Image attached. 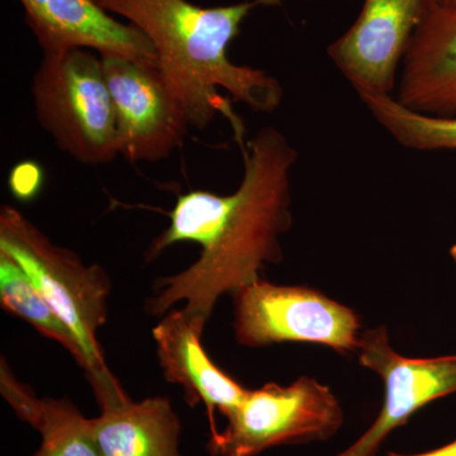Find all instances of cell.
Masks as SVG:
<instances>
[{
    "instance_id": "cell-12",
    "label": "cell",
    "mask_w": 456,
    "mask_h": 456,
    "mask_svg": "<svg viewBox=\"0 0 456 456\" xmlns=\"http://www.w3.org/2000/svg\"><path fill=\"white\" fill-rule=\"evenodd\" d=\"M395 99L416 112L456 117V3L437 4L417 29Z\"/></svg>"
},
{
    "instance_id": "cell-20",
    "label": "cell",
    "mask_w": 456,
    "mask_h": 456,
    "mask_svg": "<svg viewBox=\"0 0 456 456\" xmlns=\"http://www.w3.org/2000/svg\"><path fill=\"white\" fill-rule=\"evenodd\" d=\"M387 456H456V439L440 448L428 450V452H419V454H397V452H388Z\"/></svg>"
},
{
    "instance_id": "cell-1",
    "label": "cell",
    "mask_w": 456,
    "mask_h": 456,
    "mask_svg": "<svg viewBox=\"0 0 456 456\" xmlns=\"http://www.w3.org/2000/svg\"><path fill=\"white\" fill-rule=\"evenodd\" d=\"M95 2L108 13L127 20L151 41L159 68L182 102L191 127L204 130L220 114L242 150L244 123L220 90L254 112L272 113L281 106L283 86L279 80L259 69L231 61L228 47L254 9L284 0H246L213 8L188 0Z\"/></svg>"
},
{
    "instance_id": "cell-14",
    "label": "cell",
    "mask_w": 456,
    "mask_h": 456,
    "mask_svg": "<svg viewBox=\"0 0 456 456\" xmlns=\"http://www.w3.org/2000/svg\"><path fill=\"white\" fill-rule=\"evenodd\" d=\"M0 305L8 314L22 318L45 338L61 345L86 370V360L73 331L36 289L16 260L0 251Z\"/></svg>"
},
{
    "instance_id": "cell-11",
    "label": "cell",
    "mask_w": 456,
    "mask_h": 456,
    "mask_svg": "<svg viewBox=\"0 0 456 456\" xmlns=\"http://www.w3.org/2000/svg\"><path fill=\"white\" fill-rule=\"evenodd\" d=\"M203 332L179 308L161 317L152 338L165 380L182 387L189 406L202 403L206 407L213 432L217 430L215 411L227 416L244 401L248 389L212 362L203 349Z\"/></svg>"
},
{
    "instance_id": "cell-19",
    "label": "cell",
    "mask_w": 456,
    "mask_h": 456,
    "mask_svg": "<svg viewBox=\"0 0 456 456\" xmlns=\"http://www.w3.org/2000/svg\"><path fill=\"white\" fill-rule=\"evenodd\" d=\"M9 189L18 200L28 202L40 193L44 184V171L33 161L17 164L9 174Z\"/></svg>"
},
{
    "instance_id": "cell-5",
    "label": "cell",
    "mask_w": 456,
    "mask_h": 456,
    "mask_svg": "<svg viewBox=\"0 0 456 456\" xmlns=\"http://www.w3.org/2000/svg\"><path fill=\"white\" fill-rule=\"evenodd\" d=\"M222 430L211 432V456H256L281 445L334 437L344 424L340 402L329 387L310 377L289 386L268 383L248 391Z\"/></svg>"
},
{
    "instance_id": "cell-16",
    "label": "cell",
    "mask_w": 456,
    "mask_h": 456,
    "mask_svg": "<svg viewBox=\"0 0 456 456\" xmlns=\"http://www.w3.org/2000/svg\"><path fill=\"white\" fill-rule=\"evenodd\" d=\"M233 204V194L220 196L207 191H191L178 197L169 213V226L152 240L146 251L151 263L170 246L196 242L203 248L211 244Z\"/></svg>"
},
{
    "instance_id": "cell-22",
    "label": "cell",
    "mask_w": 456,
    "mask_h": 456,
    "mask_svg": "<svg viewBox=\"0 0 456 456\" xmlns=\"http://www.w3.org/2000/svg\"><path fill=\"white\" fill-rule=\"evenodd\" d=\"M450 255H452V260H454L456 264V245L452 246V250H450Z\"/></svg>"
},
{
    "instance_id": "cell-18",
    "label": "cell",
    "mask_w": 456,
    "mask_h": 456,
    "mask_svg": "<svg viewBox=\"0 0 456 456\" xmlns=\"http://www.w3.org/2000/svg\"><path fill=\"white\" fill-rule=\"evenodd\" d=\"M0 391L18 419L37 430L44 415V399L36 397L28 387L18 382L4 359L0 367Z\"/></svg>"
},
{
    "instance_id": "cell-8",
    "label": "cell",
    "mask_w": 456,
    "mask_h": 456,
    "mask_svg": "<svg viewBox=\"0 0 456 456\" xmlns=\"http://www.w3.org/2000/svg\"><path fill=\"white\" fill-rule=\"evenodd\" d=\"M437 0H364L355 22L327 49L360 95H392L399 65Z\"/></svg>"
},
{
    "instance_id": "cell-21",
    "label": "cell",
    "mask_w": 456,
    "mask_h": 456,
    "mask_svg": "<svg viewBox=\"0 0 456 456\" xmlns=\"http://www.w3.org/2000/svg\"><path fill=\"white\" fill-rule=\"evenodd\" d=\"M439 2V4L441 5H448V4H454L456 3V0H437Z\"/></svg>"
},
{
    "instance_id": "cell-17",
    "label": "cell",
    "mask_w": 456,
    "mask_h": 456,
    "mask_svg": "<svg viewBox=\"0 0 456 456\" xmlns=\"http://www.w3.org/2000/svg\"><path fill=\"white\" fill-rule=\"evenodd\" d=\"M40 448L32 456H101L90 436L88 419L69 399H44L37 430Z\"/></svg>"
},
{
    "instance_id": "cell-15",
    "label": "cell",
    "mask_w": 456,
    "mask_h": 456,
    "mask_svg": "<svg viewBox=\"0 0 456 456\" xmlns=\"http://www.w3.org/2000/svg\"><path fill=\"white\" fill-rule=\"evenodd\" d=\"M360 99L399 145L416 151L456 152V117L416 112L393 95H360Z\"/></svg>"
},
{
    "instance_id": "cell-7",
    "label": "cell",
    "mask_w": 456,
    "mask_h": 456,
    "mask_svg": "<svg viewBox=\"0 0 456 456\" xmlns=\"http://www.w3.org/2000/svg\"><path fill=\"white\" fill-rule=\"evenodd\" d=\"M116 117L117 149L128 163H155L184 142L189 125L182 102L158 62L101 56Z\"/></svg>"
},
{
    "instance_id": "cell-4",
    "label": "cell",
    "mask_w": 456,
    "mask_h": 456,
    "mask_svg": "<svg viewBox=\"0 0 456 456\" xmlns=\"http://www.w3.org/2000/svg\"><path fill=\"white\" fill-rule=\"evenodd\" d=\"M32 95L38 123L66 154L94 167L118 156L113 102L101 56L84 49L44 53Z\"/></svg>"
},
{
    "instance_id": "cell-2",
    "label": "cell",
    "mask_w": 456,
    "mask_h": 456,
    "mask_svg": "<svg viewBox=\"0 0 456 456\" xmlns=\"http://www.w3.org/2000/svg\"><path fill=\"white\" fill-rule=\"evenodd\" d=\"M244 176L211 244L191 265L158 279L145 303L150 316L182 310L206 329L218 299L259 281L265 264L281 263V237L293 224L290 174L298 152L284 134L264 127L246 142Z\"/></svg>"
},
{
    "instance_id": "cell-9",
    "label": "cell",
    "mask_w": 456,
    "mask_h": 456,
    "mask_svg": "<svg viewBox=\"0 0 456 456\" xmlns=\"http://www.w3.org/2000/svg\"><path fill=\"white\" fill-rule=\"evenodd\" d=\"M358 353L360 364L382 378L386 399L370 428L336 456H377L388 435L406 425L417 411L456 393V355L404 358L391 346L384 326L362 335Z\"/></svg>"
},
{
    "instance_id": "cell-6",
    "label": "cell",
    "mask_w": 456,
    "mask_h": 456,
    "mask_svg": "<svg viewBox=\"0 0 456 456\" xmlns=\"http://www.w3.org/2000/svg\"><path fill=\"white\" fill-rule=\"evenodd\" d=\"M233 330L242 346L263 347L278 342H312L340 354L358 353V314L325 294L307 287H288L259 281L232 294Z\"/></svg>"
},
{
    "instance_id": "cell-13",
    "label": "cell",
    "mask_w": 456,
    "mask_h": 456,
    "mask_svg": "<svg viewBox=\"0 0 456 456\" xmlns=\"http://www.w3.org/2000/svg\"><path fill=\"white\" fill-rule=\"evenodd\" d=\"M99 407L101 415L88 419L99 455L182 456V422L169 398L134 402L125 395Z\"/></svg>"
},
{
    "instance_id": "cell-10",
    "label": "cell",
    "mask_w": 456,
    "mask_h": 456,
    "mask_svg": "<svg viewBox=\"0 0 456 456\" xmlns=\"http://www.w3.org/2000/svg\"><path fill=\"white\" fill-rule=\"evenodd\" d=\"M44 53L97 51L158 62L151 41L136 27L114 20L95 0H20Z\"/></svg>"
},
{
    "instance_id": "cell-3",
    "label": "cell",
    "mask_w": 456,
    "mask_h": 456,
    "mask_svg": "<svg viewBox=\"0 0 456 456\" xmlns=\"http://www.w3.org/2000/svg\"><path fill=\"white\" fill-rule=\"evenodd\" d=\"M0 251L16 260L53 311L73 331L86 355V374L98 404L125 391L107 367L98 332L107 323L112 283L98 264L53 244L20 209H0Z\"/></svg>"
}]
</instances>
